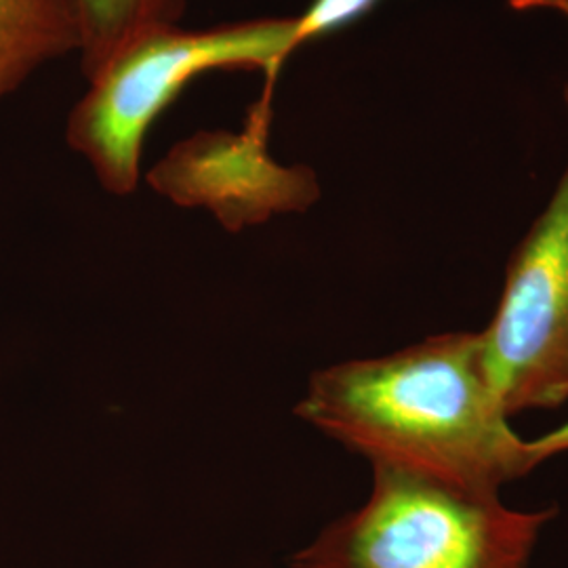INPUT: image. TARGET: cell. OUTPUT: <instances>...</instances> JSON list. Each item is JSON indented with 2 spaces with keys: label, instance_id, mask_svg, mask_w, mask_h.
Returning <instances> with one entry per match:
<instances>
[{
  "label": "cell",
  "instance_id": "6da1fadb",
  "mask_svg": "<svg viewBox=\"0 0 568 568\" xmlns=\"http://www.w3.org/2000/svg\"><path fill=\"white\" fill-rule=\"evenodd\" d=\"M295 415L375 464L495 493L539 466L488 377L480 333H443L310 377Z\"/></svg>",
  "mask_w": 568,
  "mask_h": 568
},
{
  "label": "cell",
  "instance_id": "7a4b0ae2",
  "mask_svg": "<svg viewBox=\"0 0 568 568\" xmlns=\"http://www.w3.org/2000/svg\"><path fill=\"white\" fill-rule=\"evenodd\" d=\"M293 53V18L232 21L204 30L180 23L148 28L89 81L68 116L65 142L91 164L105 192L129 196L140 185L152 124L190 82L215 70L264 72L265 93L272 95Z\"/></svg>",
  "mask_w": 568,
  "mask_h": 568
},
{
  "label": "cell",
  "instance_id": "3957f363",
  "mask_svg": "<svg viewBox=\"0 0 568 568\" xmlns=\"http://www.w3.org/2000/svg\"><path fill=\"white\" fill-rule=\"evenodd\" d=\"M556 506L514 509L495 493L375 464L373 490L300 554L295 568H528Z\"/></svg>",
  "mask_w": 568,
  "mask_h": 568
},
{
  "label": "cell",
  "instance_id": "277c9868",
  "mask_svg": "<svg viewBox=\"0 0 568 568\" xmlns=\"http://www.w3.org/2000/svg\"><path fill=\"white\" fill-rule=\"evenodd\" d=\"M480 339L488 377L509 417L567 405L568 164L516 244L497 312Z\"/></svg>",
  "mask_w": 568,
  "mask_h": 568
},
{
  "label": "cell",
  "instance_id": "5b68a950",
  "mask_svg": "<svg viewBox=\"0 0 568 568\" xmlns=\"http://www.w3.org/2000/svg\"><path fill=\"white\" fill-rule=\"evenodd\" d=\"M272 95L255 103L241 131L203 129L169 148L145 173L148 185L183 209H204L230 234L305 213L321 201V182L307 164L270 154Z\"/></svg>",
  "mask_w": 568,
  "mask_h": 568
},
{
  "label": "cell",
  "instance_id": "8992f818",
  "mask_svg": "<svg viewBox=\"0 0 568 568\" xmlns=\"http://www.w3.org/2000/svg\"><path fill=\"white\" fill-rule=\"evenodd\" d=\"M81 49L79 0H0V102L42 65Z\"/></svg>",
  "mask_w": 568,
  "mask_h": 568
},
{
  "label": "cell",
  "instance_id": "52a82bcc",
  "mask_svg": "<svg viewBox=\"0 0 568 568\" xmlns=\"http://www.w3.org/2000/svg\"><path fill=\"white\" fill-rule=\"evenodd\" d=\"M81 72L91 81L124 42L154 26L182 23L187 0H79Z\"/></svg>",
  "mask_w": 568,
  "mask_h": 568
},
{
  "label": "cell",
  "instance_id": "ba28073f",
  "mask_svg": "<svg viewBox=\"0 0 568 568\" xmlns=\"http://www.w3.org/2000/svg\"><path fill=\"white\" fill-rule=\"evenodd\" d=\"M384 0H310L293 18V47L300 51L307 42L337 34L371 16Z\"/></svg>",
  "mask_w": 568,
  "mask_h": 568
},
{
  "label": "cell",
  "instance_id": "9c48e42d",
  "mask_svg": "<svg viewBox=\"0 0 568 568\" xmlns=\"http://www.w3.org/2000/svg\"><path fill=\"white\" fill-rule=\"evenodd\" d=\"M528 447L532 450L537 464L541 466L544 462H548L551 457H558L562 453H568V422L562 426L551 429L548 434L528 440Z\"/></svg>",
  "mask_w": 568,
  "mask_h": 568
},
{
  "label": "cell",
  "instance_id": "30bf717a",
  "mask_svg": "<svg viewBox=\"0 0 568 568\" xmlns=\"http://www.w3.org/2000/svg\"><path fill=\"white\" fill-rule=\"evenodd\" d=\"M514 11H554L568 21V0H508Z\"/></svg>",
  "mask_w": 568,
  "mask_h": 568
}]
</instances>
